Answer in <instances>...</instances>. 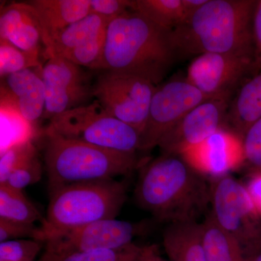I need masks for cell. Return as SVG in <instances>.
I'll return each instance as SVG.
<instances>
[{
  "instance_id": "cell-21",
  "label": "cell",
  "mask_w": 261,
  "mask_h": 261,
  "mask_svg": "<svg viewBox=\"0 0 261 261\" xmlns=\"http://www.w3.org/2000/svg\"><path fill=\"white\" fill-rule=\"evenodd\" d=\"M200 225L207 261H245L241 247L234 239L216 224L210 211Z\"/></svg>"
},
{
  "instance_id": "cell-30",
  "label": "cell",
  "mask_w": 261,
  "mask_h": 261,
  "mask_svg": "<svg viewBox=\"0 0 261 261\" xmlns=\"http://www.w3.org/2000/svg\"><path fill=\"white\" fill-rule=\"evenodd\" d=\"M244 162L248 175L261 172V118L243 137Z\"/></svg>"
},
{
  "instance_id": "cell-12",
  "label": "cell",
  "mask_w": 261,
  "mask_h": 261,
  "mask_svg": "<svg viewBox=\"0 0 261 261\" xmlns=\"http://www.w3.org/2000/svg\"><path fill=\"white\" fill-rule=\"evenodd\" d=\"M46 106L43 119L87 105L94 97L93 84L82 67L60 57L51 56L43 64Z\"/></svg>"
},
{
  "instance_id": "cell-15",
  "label": "cell",
  "mask_w": 261,
  "mask_h": 261,
  "mask_svg": "<svg viewBox=\"0 0 261 261\" xmlns=\"http://www.w3.org/2000/svg\"><path fill=\"white\" fill-rule=\"evenodd\" d=\"M42 68H29L1 78V105L13 108L37 129L45 112Z\"/></svg>"
},
{
  "instance_id": "cell-17",
  "label": "cell",
  "mask_w": 261,
  "mask_h": 261,
  "mask_svg": "<svg viewBox=\"0 0 261 261\" xmlns=\"http://www.w3.org/2000/svg\"><path fill=\"white\" fill-rule=\"evenodd\" d=\"M28 3L39 17L44 49L57 34L91 13L89 0H32Z\"/></svg>"
},
{
  "instance_id": "cell-11",
  "label": "cell",
  "mask_w": 261,
  "mask_h": 261,
  "mask_svg": "<svg viewBox=\"0 0 261 261\" xmlns=\"http://www.w3.org/2000/svg\"><path fill=\"white\" fill-rule=\"evenodd\" d=\"M253 75V55L204 53L189 65L186 79L207 97H233Z\"/></svg>"
},
{
  "instance_id": "cell-10",
  "label": "cell",
  "mask_w": 261,
  "mask_h": 261,
  "mask_svg": "<svg viewBox=\"0 0 261 261\" xmlns=\"http://www.w3.org/2000/svg\"><path fill=\"white\" fill-rule=\"evenodd\" d=\"M211 99L185 79H173L158 86L148 117L140 135V151H149L187 113Z\"/></svg>"
},
{
  "instance_id": "cell-3",
  "label": "cell",
  "mask_w": 261,
  "mask_h": 261,
  "mask_svg": "<svg viewBox=\"0 0 261 261\" xmlns=\"http://www.w3.org/2000/svg\"><path fill=\"white\" fill-rule=\"evenodd\" d=\"M255 0H207L172 31L179 56L240 53L254 56Z\"/></svg>"
},
{
  "instance_id": "cell-4",
  "label": "cell",
  "mask_w": 261,
  "mask_h": 261,
  "mask_svg": "<svg viewBox=\"0 0 261 261\" xmlns=\"http://www.w3.org/2000/svg\"><path fill=\"white\" fill-rule=\"evenodd\" d=\"M43 135L49 190L80 182L115 179L143 164L137 154L102 148L44 129Z\"/></svg>"
},
{
  "instance_id": "cell-23",
  "label": "cell",
  "mask_w": 261,
  "mask_h": 261,
  "mask_svg": "<svg viewBox=\"0 0 261 261\" xmlns=\"http://www.w3.org/2000/svg\"><path fill=\"white\" fill-rule=\"evenodd\" d=\"M132 10L171 31L187 19L182 0H133Z\"/></svg>"
},
{
  "instance_id": "cell-33",
  "label": "cell",
  "mask_w": 261,
  "mask_h": 261,
  "mask_svg": "<svg viewBox=\"0 0 261 261\" xmlns=\"http://www.w3.org/2000/svg\"><path fill=\"white\" fill-rule=\"evenodd\" d=\"M91 13L110 20L132 10L133 0H89Z\"/></svg>"
},
{
  "instance_id": "cell-29",
  "label": "cell",
  "mask_w": 261,
  "mask_h": 261,
  "mask_svg": "<svg viewBox=\"0 0 261 261\" xmlns=\"http://www.w3.org/2000/svg\"><path fill=\"white\" fill-rule=\"evenodd\" d=\"M45 243L36 239H20L0 243V261H37Z\"/></svg>"
},
{
  "instance_id": "cell-32",
  "label": "cell",
  "mask_w": 261,
  "mask_h": 261,
  "mask_svg": "<svg viewBox=\"0 0 261 261\" xmlns=\"http://www.w3.org/2000/svg\"><path fill=\"white\" fill-rule=\"evenodd\" d=\"M41 228L36 224H22L0 219V243L20 239L40 240Z\"/></svg>"
},
{
  "instance_id": "cell-24",
  "label": "cell",
  "mask_w": 261,
  "mask_h": 261,
  "mask_svg": "<svg viewBox=\"0 0 261 261\" xmlns=\"http://www.w3.org/2000/svg\"><path fill=\"white\" fill-rule=\"evenodd\" d=\"M36 128L13 108L1 105V153L12 146L34 140Z\"/></svg>"
},
{
  "instance_id": "cell-16",
  "label": "cell",
  "mask_w": 261,
  "mask_h": 261,
  "mask_svg": "<svg viewBox=\"0 0 261 261\" xmlns=\"http://www.w3.org/2000/svg\"><path fill=\"white\" fill-rule=\"evenodd\" d=\"M0 39L21 50L40 57L43 34L39 17L29 3H15L1 10Z\"/></svg>"
},
{
  "instance_id": "cell-35",
  "label": "cell",
  "mask_w": 261,
  "mask_h": 261,
  "mask_svg": "<svg viewBox=\"0 0 261 261\" xmlns=\"http://www.w3.org/2000/svg\"><path fill=\"white\" fill-rule=\"evenodd\" d=\"M245 187L255 210L261 217V172L248 175Z\"/></svg>"
},
{
  "instance_id": "cell-7",
  "label": "cell",
  "mask_w": 261,
  "mask_h": 261,
  "mask_svg": "<svg viewBox=\"0 0 261 261\" xmlns=\"http://www.w3.org/2000/svg\"><path fill=\"white\" fill-rule=\"evenodd\" d=\"M210 213L246 257L261 250V217L245 185L231 175L211 179Z\"/></svg>"
},
{
  "instance_id": "cell-36",
  "label": "cell",
  "mask_w": 261,
  "mask_h": 261,
  "mask_svg": "<svg viewBox=\"0 0 261 261\" xmlns=\"http://www.w3.org/2000/svg\"><path fill=\"white\" fill-rule=\"evenodd\" d=\"M136 261H171L167 260L161 255L157 245H149L142 247Z\"/></svg>"
},
{
  "instance_id": "cell-28",
  "label": "cell",
  "mask_w": 261,
  "mask_h": 261,
  "mask_svg": "<svg viewBox=\"0 0 261 261\" xmlns=\"http://www.w3.org/2000/svg\"><path fill=\"white\" fill-rule=\"evenodd\" d=\"M37 155V149L33 140L17 144L6 149L0 155V184L5 183L14 170Z\"/></svg>"
},
{
  "instance_id": "cell-38",
  "label": "cell",
  "mask_w": 261,
  "mask_h": 261,
  "mask_svg": "<svg viewBox=\"0 0 261 261\" xmlns=\"http://www.w3.org/2000/svg\"><path fill=\"white\" fill-rule=\"evenodd\" d=\"M245 261H261V250L245 257Z\"/></svg>"
},
{
  "instance_id": "cell-26",
  "label": "cell",
  "mask_w": 261,
  "mask_h": 261,
  "mask_svg": "<svg viewBox=\"0 0 261 261\" xmlns=\"http://www.w3.org/2000/svg\"><path fill=\"white\" fill-rule=\"evenodd\" d=\"M106 31L107 29H104L83 44L62 55L60 58H64L80 67H87L91 70H99L106 44Z\"/></svg>"
},
{
  "instance_id": "cell-19",
  "label": "cell",
  "mask_w": 261,
  "mask_h": 261,
  "mask_svg": "<svg viewBox=\"0 0 261 261\" xmlns=\"http://www.w3.org/2000/svg\"><path fill=\"white\" fill-rule=\"evenodd\" d=\"M163 244L171 261H207L197 221L170 224L163 232Z\"/></svg>"
},
{
  "instance_id": "cell-20",
  "label": "cell",
  "mask_w": 261,
  "mask_h": 261,
  "mask_svg": "<svg viewBox=\"0 0 261 261\" xmlns=\"http://www.w3.org/2000/svg\"><path fill=\"white\" fill-rule=\"evenodd\" d=\"M109 22L106 17L91 13L57 34L44 48L43 57L47 60L49 57L61 56L107 29Z\"/></svg>"
},
{
  "instance_id": "cell-39",
  "label": "cell",
  "mask_w": 261,
  "mask_h": 261,
  "mask_svg": "<svg viewBox=\"0 0 261 261\" xmlns=\"http://www.w3.org/2000/svg\"><path fill=\"white\" fill-rule=\"evenodd\" d=\"M37 261H53V260L51 259V257L49 256V255H48V254L44 252V253L43 254L42 256L40 258H39V260H37Z\"/></svg>"
},
{
  "instance_id": "cell-22",
  "label": "cell",
  "mask_w": 261,
  "mask_h": 261,
  "mask_svg": "<svg viewBox=\"0 0 261 261\" xmlns=\"http://www.w3.org/2000/svg\"><path fill=\"white\" fill-rule=\"evenodd\" d=\"M0 219L27 224L42 223L44 219L23 191L6 184H0Z\"/></svg>"
},
{
  "instance_id": "cell-14",
  "label": "cell",
  "mask_w": 261,
  "mask_h": 261,
  "mask_svg": "<svg viewBox=\"0 0 261 261\" xmlns=\"http://www.w3.org/2000/svg\"><path fill=\"white\" fill-rule=\"evenodd\" d=\"M181 156L206 177H221L243 167V139L224 126Z\"/></svg>"
},
{
  "instance_id": "cell-31",
  "label": "cell",
  "mask_w": 261,
  "mask_h": 261,
  "mask_svg": "<svg viewBox=\"0 0 261 261\" xmlns=\"http://www.w3.org/2000/svg\"><path fill=\"white\" fill-rule=\"evenodd\" d=\"M42 166L38 155L14 170L5 183L16 190L23 191L24 188L37 183L42 178Z\"/></svg>"
},
{
  "instance_id": "cell-34",
  "label": "cell",
  "mask_w": 261,
  "mask_h": 261,
  "mask_svg": "<svg viewBox=\"0 0 261 261\" xmlns=\"http://www.w3.org/2000/svg\"><path fill=\"white\" fill-rule=\"evenodd\" d=\"M254 75L261 70V0H257L252 17Z\"/></svg>"
},
{
  "instance_id": "cell-25",
  "label": "cell",
  "mask_w": 261,
  "mask_h": 261,
  "mask_svg": "<svg viewBox=\"0 0 261 261\" xmlns=\"http://www.w3.org/2000/svg\"><path fill=\"white\" fill-rule=\"evenodd\" d=\"M40 57L21 50L0 39V77L18 73L29 68H42Z\"/></svg>"
},
{
  "instance_id": "cell-37",
  "label": "cell",
  "mask_w": 261,
  "mask_h": 261,
  "mask_svg": "<svg viewBox=\"0 0 261 261\" xmlns=\"http://www.w3.org/2000/svg\"><path fill=\"white\" fill-rule=\"evenodd\" d=\"M207 0H182V5H183L187 19L190 18L196 11L200 9L202 5L207 3Z\"/></svg>"
},
{
  "instance_id": "cell-9",
  "label": "cell",
  "mask_w": 261,
  "mask_h": 261,
  "mask_svg": "<svg viewBox=\"0 0 261 261\" xmlns=\"http://www.w3.org/2000/svg\"><path fill=\"white\" fill-rule=\"evenodd\" d=\"M147 228L144 222H130L116 219L101 220L81 227L47 235L45 252L56 261L74 252L118 249L134 243Z\"/></svg>"
},
{
  "instance_id": "cell-2",
  "label": "cell",
  "mask_w": 261,
  "mask_h": 261,
  "mask_svg": "<svg viewBox=\"0 0 261 261\" xmlns=\"http://www.w3.org/2000/svg\"><path fill=\"white\" fill-rule=\"evenodd\" d=\"M178 56L172 31L130 10L110 20L98 70L140 77L158 86Z\"/></svg>"
},
{
  "instance_id": "cell-13",
  "label": "cell",
  "mask_w": 261,
  "mask_h": 261,
  "mask_svg": "<svg viewBox=\"0 0 261 261\" xmlns=\"http://www.w3.org/2000/svg\"><path fill=\"white\" fill-rule=\"evenodd\" d=\"M231 99L211 98L187 113L160 141L162 154L181 155L225 126Z\"/></svg>"
},
{
  "instance_id": "cell-6",
  "label": "cell",
  "mask_w": 261,
  "mask_h": 261,
  "mask_svg": "<svg viewBox=\"0 0 261 261\" xmlns=\"http://www.w3.org/2000/svg\"><path fill=\"white\" fill-rule=\"evenodd\" d=\"M44 130L118 152L140 151V133L108 113L96 99L53 117Z\"/></svg>"
},
{
  "instance_id": "cell-18",
  "label": "cell",
  "mask_w": 261,
  "mask_h": 261,
  "mask_svg": "<svg viewBox=\"0 0 261 261\" xmlns=\"http://www.w3.org/2000/svg\"><path fill=\"white\" fill-rule=\"evenodd\" d=\"M261 118V70L249 79L231 99L225 126L243 139L250 126Z\"/></svg>"
},
{
  "instance_id": "cell-5",
  "label": "cell",
  "mask_w": 261,
  "mask_h": 261,
  "mask_svg": "<svg viewBox=\"0 0 261 261\" xmlns=\"http://www.w3.org/2000/svg\"><path fill=\"white\" fill-rule=\"evenodd\" d=\"M49 191L47 216L40 226L42 242L51 233L116 219L127 196L126 184L115 179L71 184Z\"/></svg>"
},
{
  "instance_id": "cell-8",
  "label": "cell",
  "mask_w": 261,
  "mask_h": 261,
  "mask_svg": "<svg viewBox=\"0 0 261 261\" xmlns=\"http://www.w3.org/2000/svg\"><path fill=\"white\" fill-rule=\"evenodd\" d=\"M93 96L104 109L140 133L148 117L158 86L149 81L110 70H99Z\"/></svg>"
},
{
  "instance_id": "cell-1",
  "label": "cell",
  "mask_w": 261,
  "mask_h": 261,
  "mask_svg": "<svg viewBox=\"0 0 261 261\" xmlns=\"http://www.w3.org/2000/svg\"><path fill=\"white\" fill-rule=\"evenodd\" d=\"M135 197L160 221H197L210 207L211 180L182 156L162 154L140 166Z\"/></svg>"
},
{
  "instance_id": "cell-27",
  "label": "cell",
  "mask_w": 261,
  "mask_h": 261,
  "mask_svg": "<svg viewBox=\"0 0 261 261\" xmlns=\"http://www.w3.org/2000/svg\"><path fill=\"white\" fill-rule=\"evenodd\" d=\"M142 246L135 243L118 249H99L74 252L56 261H136Z\"/></svg>"
}]
</instances>
